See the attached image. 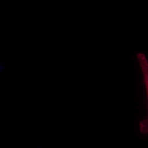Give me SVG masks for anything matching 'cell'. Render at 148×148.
<instances>
[{
	"label": "cell",
	"mask_w": 148,
	"mask_h": 148,
	"mask_svg": "<svg viewBox=\"0 0 148 148\" xmlns=\"http://www.w3.org/2000/svg\"><path fill=\"white\" fill-rule=\"evenodd\" d=\"M137 57L139 63H140V67L142 69L143 75L144 82L146 91H148V61L147 59L143 53H139L137 55Z\"/></svg>",
	"instance_id": "obj_1"
},
{
	"label": "cell",
	"mask_w": 148,
	"mask_h": 148,
	"mask_svg": "<svg viewBox=\"0 0 148 148\" xmlns=\"http://www.w3.org/2000/svg\"><path fill=\"white\" fill-rule=\"evenodd\" d=\"M147 96L148 104V91H146ZM140 132L143 134H148V116L147 119L145 120L140 122Z\"/></svg>",
	"instance_id": "obj_2"
},
{
	"label": "cell",
	"mask_w": 148,
	"mask_h": 148,
	"mask_svg": "<svg viewBox=\"0 0 148 148\" xmlns=\"http://www.w3.org/2000/svg\"><path fill=\"white\" fill-rule=\"evenodd\" d=\"M1 69H2V66H1V64H0V70H1Z\"/></svg>",
	"instance_id": "obj_3"
}]
</instances>
